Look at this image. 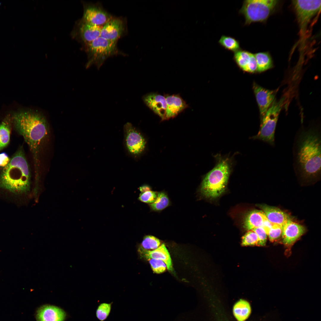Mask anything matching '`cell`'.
Segmentation results:
<instances>
[{
  "label": "cell",
  "mask_w": 321,
  "mask_h": 321,
  "mask_svg": "<svg viewBox=\"0 0 321 321\" xmlns=\"http://www.w3.org/2000/svg\"><path fill=\"white\" fill-rule=\"evenodd\" d=\"M320 129L313 126L298 131L293 144V165L295 171L307 181L316 180L321 171Z\"/></svg>",
  "instance_id": "obj_1"
},
{
  "label": "cell",
  "mask_w": 321,
  "mask_h": 321,
  "mask_svg": "<svg viewBox=\"0 0 321 321\" xmlns=\"http://www.w3.org/2000/svg\"><path fill=\"white\" fill-rule=\"evenodd\" d=\"M12 119L15 128L29 147L33 155L36 174H38L40 149L49 134L47 121L40 113L32 110L17 113Z\"/></svg>",
  "instance_id": "obj_2"
},
{
  "label": "cell",
  "mask_w": 321,
  "mask_h": 321,
  "mask_svg": "<svg viewBox=\"0 0 321 321\" xmlns=\"http://www.w3.org/2000/svg\"><path fill=\"white\" fill-rule=\"evenodd\" d=\"M30 177L29 167L21 148L1 172L0 188L14 194H22L28 190Z\"/></svg>",
  "instance_id": "obj_3"
},
{
  "label": "cell",
  "mask_w": 321,
  "mask_h": 321,
  "mask_svg": "<svg viewBox=\"0 0 321 321\" xmlns=\"http://www.w3.org/2000/svg\"><path fill=\"white\" fill-rule=\"evenodd\" d=\"M231 166L227 159L220 160L205 175L201 183V195L208 198L219 196L226 188L230 172Z\"/></svg>",
  "instance_id": "obj_4"
},
{
  "label": "cell",
  "mask_w": 321,
  "mask_h": 321,
  "mask_svg": "<svg viewBox=\"0 0 321 321\" xmlns=\"http://www.w3.org/2000/svg\"><path fill=\"white\" fill-rule=\"evenodd\" d=\"M117 43L100 36L85 46L88 57L86 67L94 65L99 69L108 58L119 55H126L119 50Z\"/></svg>",
  "instance_id": "obj_5"
},
{
  "label": "cell",
  "mask_w": 321,
  "mask_h": 321,
  "mask_svg": "<svg viewBox=\"0 0 321 321\" xmlns=\"http://www.w3.org/2000/svg\"><path fill=\"white\" fill-rule=\"evenodd\" d=\"M276 0H246L243 1L240 14L245 18L246 25L265 21L278 4Z\"/></svg>",
  "instance_id": "obj_6"
},
{
  "label": "cell",
  "mask_w": 321,
  "mask_h": 321,
  "mask_svg": "<svg viewBox=\"0 0 321 321\" xmlns=\"http://www.w3.org/2000/svg\"><path fill=\"white\" fill-rule=\"evenodd\" d=\"M285 98L275 100L261 118L259 130L254 138L266 142L271 146L275 144V134L278 116L284 105Z\"/></svg>",
  "instance_id": "obj_7"
},
{
  "label": "cell",
  "mask_w": 321,
  "mask_h": 321,
  "mask_svg": "<svg viewBox=\"0 0 321 321\" xmlns=\"http://www.w3.org/2000/svg\"><path fill=\"white\" fill-rule=\"evenodd\" d=\"M124 130L125 145L128 152L134 156L140 155L146 147V141L144 136L129 122L124 125Z\"/></svg>",
  "instance_id": "obj_8"
},
{
  "label": "cell",
  "mask_w": 321,
  "mask_h": 321,
  "mask_svg": "<svg viewBox=\"0 0 321 321\" xmlns=\"http://www.w3.org/2000/svg\"><path fill=\"white\" fill-rule=\"evenodd\" d=\"M292 3L302 29L320 9L321 0H293Z\"/></svg>",
  "instance_id": "obj_9"
},
{
  "label": "cell",
  "mask_w": 321,
  "mask_h": 321,
  "mask_svg": "<svg viewBox=\"0 0 321 321\" xmlns=\"http://www.w3.org/2000/svg\"><path fill=\"white\" fill-rule=\"evenodd\" d=\"M113 16L100 3H85L82 19L92 25L103 27Z\"/></svg>",
  "instance_id": "obj_10"
},
{
  "label": "cell",
  "mask_w": 321,
  "mask_h": 321,
  "mask_svg": "<svg viewBox=\"0 0 321 321\" xmlns=\"http://www.w3.org/2000/svg\"><path fill=\"white\" fill-rule=\"evenodd\" d=\"M126 19L122 17L112 16L102 27L100 36L108 40L117 42L128 32Z\"/></svg>",
  "instance_id": "obj_11"
},
{
  "label": "cell",
  "mask_w": 321,
  "mask_h": 321,
  "mask_svg": "<svg viewBox=\"0 0 321 321\" xmlns=\"http://www.w3.org/2000/svg\"><path fill=\"white\" fill-rule=\"evenodd\" d=\"M102 27L92 25L81 19L76 24L75 35L85 46L100 36Z\"/></svg>",
  "instance_id": "obj_12"
},
{
  "label": "cell",
  "mask_w": 321,
  "mask_h": 321,
  "mask_svg": "<svg viewBox=\"0 0 321 321\" xmlns=\"http://www.w3.org/2000/svg\"><path fill=\"white\" fill-rule=\"evenodd\" d=\"M142 100L145 104L162 120L166 119L167 104L165 96L151 93L143 96Z\"/></svg>",
  "instance_id": "obj_13"
},
{
  "label": "cell",
  "mask_w": 321,
  "mask_h": 321,
  "mask_svg": "<svg viewBox=\"0 0 321 321\" xmlns=\"http://www.w3.org/2000/svg\"><path fill=\"white\" fill-rule=\"evenodd\" d=\"M305 231L302 225L294 222L290 219L282 227L281 236L284 244L290 245L294 243Z\"/></svg>",
  "instance_id": "obj_14"
},
{
  "label": "cell",
  "mask_w": 321,
  "mask_h": 321,
  "mask_svg": "<svg viewBox=\"0 0 321 321\" xmlns=\"http://www.w3.org/2000/svg\"><path fill=\"white\" fill-rule=\"evenodd\" d=\"M253 88L262 118L273 102L275 92L256 84H254Z\"/></svg>",
  "instance_id": "obj_15"
},
{
  "label": "cell",
  "mask_w": 321,
  "mask_h": 321,
  "mask_svg": "<svg viewBox=\"0 0 321 321\" xmlns=\"http://www.w3.org/2000/svg\"><path fill=\"white\" fill-rule=\"evenodd\" d=\"M66 317V314L63 310L50 305L40 307L36 314L37 321H64Z\"/></svg>",
  "instance_id": "obj_16"
},
{
  "label": "cell",
  "mask_w": 321,
  "mask_h": 321,
  "mask_svg": "<svg viewBox=\"0 0 321 321\" xmlns=\"http://www.w3.org/2000/svg\"><path fill=\"white\" fill-rule=\"evenodd\" d=\"M138 251L141 257L147 260L153 259L162 260L165 263L169 270H172V265L170 256L164 243L153 250H146L139 246L138 249Z\"/></svg>",
  "instance_id": "obj_17"
},
{
  "label": "cell",
  "mask_w": 321,
  "mask_h": 321,
  "mask_svg": "<svg viewBox=\"0 0 321 321\" xmlns=\"http://www.w3.org/2000/svg\"><path fill=\"white\" fill-rule=\"evenodd\" d=\"M166 119L173 118L188 107L185 101L178 95H166Z\"/></svg>",
  "instance_id": "obj_18"
},
{
  "label": "cell",
  "mask_w": 321,
  "mask_h": 321,
  "mask_svg": "<svg viewBox=\"0 0 321 321\" xmlns=\"http://www.w3.org/2000/svg\"><path fill=\"white\" fill-rule=\"evenodd\" d=\"M269 221L273 224L281 227L289 220V215L280 209L267 205L260 207Z\"/></svg>",
  "instance_id": "obj_19"
},
{
  "label": "cell",
  "mask_w": 321,
  "mask_h": 321,
  "mask_svg": "<svg viewBox=\"0 0 321 321\" xmlns=\"http://www.w3.org/2000/svg\"><path fill=\"white\" fill-rule=\"evenodd\" d=\"M262 211L254 210L246 217L244 222V228L248 231L259 227H263L265 222L268 220Z\"/></svg>",
  "instance_id": "obj_20"
},
{
  "label": "cell",
  "mask_w": 321,
  "mask_h": 321,
  "mask_svg": "<svg viewBox=\"0 0 321 321\" xmlns=\"http://www.w3.org/2000/svg\"><path fill=\"white\" fill-rule=\"evenodd\" d=\"M251 309L249 303L241 299L237 302L233 308L234 316L238 321H244L250 315Z\"/></svg>",
  "instance_id": "obj_21"
},
{
  "label": "cell",
  "mask_w": 321,
  "mask_h": 321,
  "mask_svg": "<svg viewBox=\"0 0 321 321\" xmlns=\"http://www.w3.org/2000/svg\"><path fill=\"white\" fill-rule=\"evenodd\" d=\"M257 65V71H265L273 67L271 57L268 52H260L254 54Z\"/></svg>",
  "instance_id": "obj_22"
},
{
  "label": "cell",
  "mask_w": 321,
  "mask_h": 321,
  "mask_svg": "<svg viewBox=\"0 0 321 321\" xmlns=\"http://www.w3.org/2000/svg\"><path fill=\"white\" fill-rule=\"evenodd\" d=\"M10 119L7 117L0 124V151L9 144L11 132Z\"/></svg>",
  "instance_id": "obj_23"
},
{
  "label": "cell",
  "mask_w": 321,
  "mask_h": 321,
  "mask_svg": "<svg viewBox=\"0 0 321 321\" xmlns=\"http://www.w3.org/2000/svg\"><path fill=\"white\" fill-rule=\"evenodd\" d=\"M170 204V202L167 194L161 191L158 192L157 197L155 201L149 204L152 210L160 211L169 206Z\"/></svg>",
  "instance_id": "obj_24"
},
{
  "label": "cell",
  "mask_w": 321,
  "mask_h": 321,
  "mask_svg": "<svg viewBox=\"0 0 321 321\" xmlns=\"http://www.w3.org/2000/svg\"><path fill=\"white\" fill-rule=\"evenodd\" d=\"M218 43L225 49L234 53L241 49L239 41L231 36L222 35L219 40Z\"/></svg>",
  "instance_id": "obj_25"
},
{
  "label": "cell",
  "mask_w": 321,
  "mask_h": 321,
  "mask_svg": "<svg viewBox=\"0 0 321 321\" xmlns=\"http://www.w3.org/2000/svg\"><path fill=\"white\" fill-rule=\"evenodd\" d=\"M252 54L240 49L234 52L233 59L238 66L243 70L249 63Z\"/></svg>",
  "instance_id": "obj_26"
},
{
  "label": "cell",
  "mask_w": 321,
  "mask_h": 321,
  "mask_svg": "<svg viewBox=\"0 0 321 321\" xmlns=\"http://www.w3.org/2000/svg\"><path fill=\"white\" fill-rule=\"evenodd\" d=\"M160 244L159 239L154 236L148 235L144 237L140 246L146 250H153L158 248Z\"/></svg>",
  "instance_id": "obj_27"
},
{
  "label": "cell",
  "mask_w": 321,
  "mask_h": 321,
  "mask_svg": "<svg viewBox=\"0 0 321 321\" xmlns=\"http://www.w3.org/2000/svg\"><path fill=\"white\" fill-rule=\"evenodd\" d=\"M113 303H103L97 306L96 311V316L100 321H104L109 316L111 309Z\"/></svg>",
  "instance_id": "obj_28"
},
{
  "label": "cell",
  "mask_w": 321,
  "mask_h": 321,
  "mask_svg": "<svg viewBox=\"0 0 321 321\" xmlns=\"http://www.w3.org/2000/svg\"><path fill=\"white\" fill-rule=\"evenodd\" d=\"M258 243L257 235L252 230L248 231L242 237L241 244L243 246L258 245Z\"/></svg>",
  "instance_id": "obj_29"
},
{
  "label": "cell",
  "mask_w": 321,
  "mask_h": 321,
  "mask_svg": "<svg viewBox=\"0 0 321 321\" xmlns=\"http://www.w3.org/2000/svg\"><path fill=\"white\" fill-rule=\"evenodd\" d=\"M158 192L148 191L141 193L139 195L138 199L140 201L149 204L153 203L157 197Z\"/></svg>",
  "instance_id": "obj_30"
},
{
  "label": "cell",
  "mask_w": 321,
  "mask_h": 321,
  "mask_svg": "<svg viewBox=\"0 0 321 321\" xmlns=\"http://www.w3.org/2000/svg\"><path fill=\"white\" fill-rule=\"evenodd\" d=\"M148 260L153 271L155 273H160L166 270V266L162 260L153 259H150Z\"/></svg>",
  "instance_id": "obj_31"
},
{
  "label": "cell",
  "mask_w": 321,
  "mask_h": 321,
  "mask_svg": "<svg viewBox=\"0 0 321 321\" xmlns=\"http://www.w3.org/2000/svg\"><path fill=\"white\" fill-rule=\"evenodd\" d=\"M282 227L279 225L273 224L269 229L267 235L269 240L273 242L278 239L281 235Z\"/></svg>",
  "instance_id": "obj_32"
},
{
  "label": "cell",
  "mask_w": 321,
  "mask_h": 321,
  "mask_svg": "<svg viewBox=\"0 0 321 321\" xmlns=\"http://www.w3.org/2000/svg\"><path fill=\"white\" fill-rule=\"evenodd\" d=\"M252 230L254 231L257 235L258 239V246H263L265 245L267 237L266 232L262 227H259L254 228Z\"/></svg>",
  "instance_id": "obj_33"
},
{
  "label": "cell",
  "mask_w": 321,
  "mask_h": 321,
  "mask_svg": "<svg viewBox=\"0 0 321 321\" xmlns=\"http://www.w3.org/2000/svg\"><path fill=\"white\" fill-rule=\"evenodd\" d=\"M257 69L256 61L254 54H253L249 63L243 70L248 72L254 73L257 71Z\"/></svg>",
  "instance_id": "obj_34"
},
{
  "label": "cell",
  "mask_w": 321,
  "mask_h": 321,
  "mask_svg": "<svg viewBox=\"0 0 321 321\" xmlns=\"http://www.w3.org/2000/svg\"><path fill=\"white\" fill-rule=\"evenodd\" d=\"M10 159L5 152L0 153V167H4L9 163Z\"/></svg>",
  "instance_id": "obj_35"
},
{
  "label": "cell",
  "mask_w": 321,
  "mask_h": 321,
  "mask_svg": "<svg viewBox=\"0 0 321 321\" xmlns=\"http://www.w3.org/2000/svg\"><path fill=\"white\" fill-rule=\"evenodd\" d=\"M139 189L141 193H143L148 191L151 190V188L149 185H144L140 187Z\"/></svg>",
  "instance_id": "obj_36"
}]
</instances>
